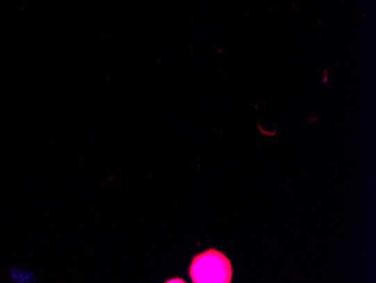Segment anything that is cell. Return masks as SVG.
Instances as JSON below:
<instances>
[{
    "instance_id": "cell-1",
    "label": "cell",
    "mask_w": 376,
    "mask_h": 283,
    "mask_svg": "<svg viewBox=\"0 0 376 283\" xmlns=\"http://www.w3.org/2000/svg\"><path fill=\"white\" fill-rule=\"evenodd\" d=\"M188 275L193 283H231L234 268L225 254L210 248L193 257Z\"/></svg>"
},
{
    "instance_id": "cell-2",
    "label": "cell",
    "mask_w": 376,
    "mask_h": 283,
    "mask_svg": "<svg viewBox=\"0 0 376 283\" xmlns=\"http://www.w3.org/2000/svg\"><path fill=\"white\" fill-rule=\"evenodd\" d=\"M166 283H172V282H181V283H185V281L183 280V279H179V277H176V279H169V280L165 281Z\"/></svg>"
}]
</instances>
